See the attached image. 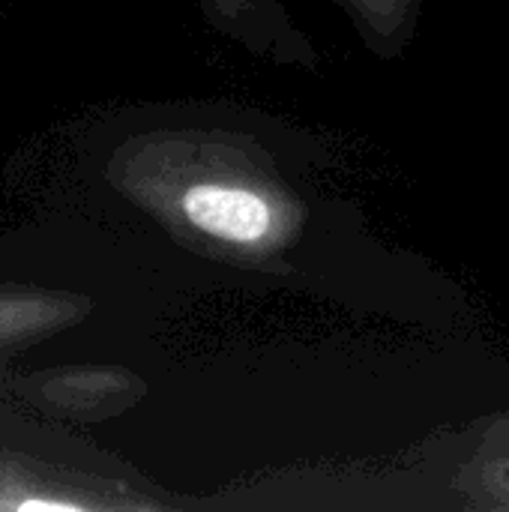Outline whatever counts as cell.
<instances>
[{"instance_id": "2", "label": "cell", "mask_w": 509, "mask_h": 512, "mask_svg": "<svg viewBox=\"0 0 509 512\" xmlns=\"http://www.w3.org/2000/svg\"><path fill=\"white\" fill-rule=\"evenodd\" d=\"M456 486L474 510H509V417L489 429Z\"/></svg>"}, {"instance_id": "1", "label": "cell", "mask_w": 509, "mask_h": 512, "mask_svg": "<svg viewBox=\"0 0 509 512\" xmlns=\"http://www.w3.org/2000/svg\"><path fill=\"white\" fill-rule=\"evenodd\" d=\"M138 198L195 252L279 270L306 231V204L252 135L192 129L141 144Z\"/></svg>"}]
</instances>
